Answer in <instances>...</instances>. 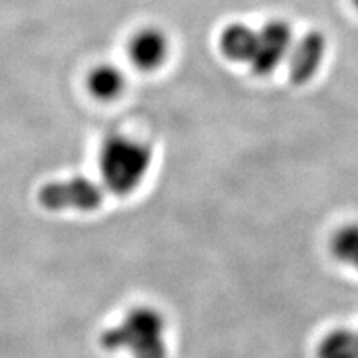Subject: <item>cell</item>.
I'll use <instances>...</instances> for the list:
<instances>
[{"mask_svg": "<svg viewBox=\"0 0 358 358\" xmlns=\"http://www.w3.org/2000/svg\"><path fill=\"white\" fill-rule=\"evenodd\" d=\"M124 83L127 80H124L123 71L111 64L96 65L95 69L90 70L87 78L90 93L103 101L115 100L116 96L122 95Z\"/></svg>", "mask_w": 358, "mask_h": 358, "instance_id": "cell-8", "label": "cell"}, {"mask_svg": "<svg viewBox=\"0 0 358 358\" xmlns=\"http://www.w3.org/2000/svg\"><path fill=\"white\" fill-rule=\"evenodd\" d=\"M151 148L136 138L113 134L103 143L98 166L103 186L118 196H127L141 185L150 171Z\"/></svg>", "mask_w": 358, "mask_h": 358, "instance_id": "cell-2", "label": "cell"}, {"mask_svg": "<svg viewBox=\"0 0 358 358\" xmlns=\"http://www.w3.org/2000/svg\"><path fill=\"white\" fill-rule=\"evenodd\" d=\"M38 201L48 211H93L103 201L100 185L88 178L75 176L45 185Z\"/></svg>", "mask_w": 358, "mask_h": 358, "instance_id": "cell-3", "label": "cell"}, {"mask_svg": "<svg viewBox=\"0 0 358 358\" xmlns=\"http://www.w3.org/2000/svg\"><path fill=\"white\" fill-rule=\"evenodd\" d=\"M169 53V40L166 34L156 27H145L138 30L129 40L128 57L131 64L141 71L161 69Z\"/></svg>", "mask_w": 358, "mask_h": 358, "instance_id": "cell-6", "label": "cell"}, {"mask_svg": "<svg viewBox=\"0 0 358 358\" xmlns=\"http://www.w3.org/2000/svg\"><path fill=\"white\" fill-rule=\"evenodd\" d=\"M294 30L289 22L272 19L257 29L256 47L248 66L257 77L271 75L277 66L287 60L294 45Z\"/></svg>", "mask_w": 358, "mask_h": 358, "instance_id": "cell-4", "label": "cell"}, {"mask_svg": "<svg viewBox=\"0 0 358 358\" xmlns=\"http://www.w3.org/2000/svg\"><path fill=\"white\" fill-rule=\"evenodd\" d=\"M327 38L319 30H310L299 40H294L287 57L289 80L294 85H306L315 77L324 64Z\"/></svg>", "mask_w": 358, "mask_h": 358, "instance_id": "cell-5", "label": "cell"}, {"mask_svg": "<svg viewBox=\"0 0 358 358\" xmlns=\"http://www.w3.org/2000/svg\"><path fill=\"white\" fill-rule=\"evenodd\" d=\"M352 2H353V6H355L357 10H358V0H352Z\"/></svg>", "mask_w": 358, "mask_h": 358, "instance_id": "cell-11", "label": "cell"}, {"mask_svg": "<svg viewBox=\"0 0 358 358\" xmlns=\"http://www.w3.org/2000/svg\"><path fill=\"white\" fill-rule=\"evenodd\" d=\"M317 358H358V330L337 329L320 340Z\"/></svg>", "mask_w": 358, "mask_h": 358, "instance_id": "cell-9", "label": "cell"}, {"mask_svg": "<svg viewBox=\"0 0 358 358\" xmlns=\"http://www.w3.org/2000/svg\"><path fill=\"white\" fill-rule=\"evenodd\" d=\"M330 249L338 262L358 271V224L340 227L332 237Z\"/></svg>", "mask_w": 358, "mask_h": 358, "instance_id": "cell-10", "label": "cell"}, {"mask_svg": "<svg viewBox=\"0 0 358 358\" xmlns=\"http://www.w3.org/2000/svg\"><path fill=\"white\" fill-rule=\"evenodd\" d=\"M100 345L108 352H128L133 358H166V320L151 307L131 308L101 334Z\"/></svg>", "mask_w": 358, "mask_h": 358, "instance_id": "cell-1", "label": "cell"}, {"mask_svg": "<svg viewBox=\"0 0 358 358\" xmlns=\"http://www.w3.org/2000/svg\"><path fill=\"white\" fill-rule=\"evenodd\" d=\"M257 30L244 22H232L221 30L219 50L227 60L236 64H249L256 47Z\"/></svg>", "mask_w": 358, "mask_h": 358, "instance_id": "cell-7", "label": "cell"}]
</instances>
